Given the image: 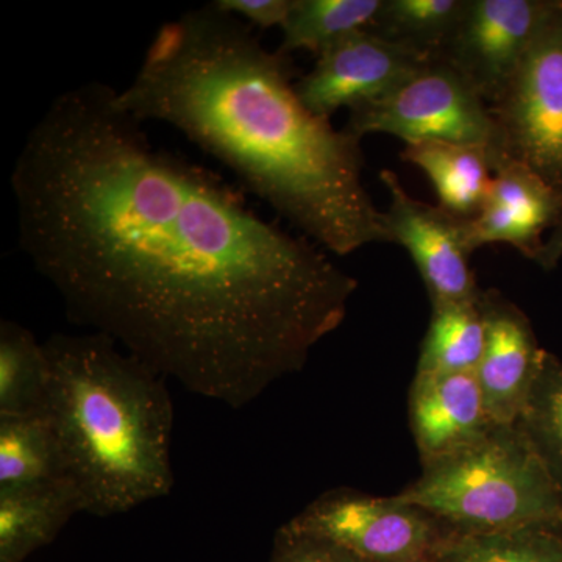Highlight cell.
Returning a JSON list of instances; mask_svg holds the SVG:
<instances>
[{
	"label": "cell",
	"instance_id": "e0dca14e",
	"mask_svg": "<svg viewBox=\"0 0 562 562\" xmlns=\"http://www.w3.org/2000/svg\"><path fill=\"white\" fill-rule=\"evenodd\" d=\"M431 321L422 342L416 375L476 372L486 327L480 295L472 301L431 303Z\"/></svg>",
	"mask_w": 562,
	"mask_h": 562
},
{
	"label": "cell",
	"instance_id": "9a60e30c",
	"mask_svg": "<svg viewBox=\"0 0 562 562\" xmlns=\"http://www.w3.org/2000/svg\"><path fill=\"white\" fill-rule=\"evenodd\" d=\"M402 160L427 173L442 209L464 220L479 216L494 179L490 147L428 140L406 144Z\"/></svg>",
	"mask_w": 562,
	"mask_h": 562
},
{
	"label": "cell",
	"instance_id": "8fae6325",
	"mask_svg": "<svg viewBox=\"0 0 562 562\" xmlns=\"http://www.w3.org/2000/svg\"><path fill=\"white\" fill-rule=\"evenodd\" d=\"M486 341L476 376L492 420L516 425L539 372L547 350L539 346L527 314L501 292H480Z\"/></svg>",
	"mask_w": 562,
	"mask_h": 562
},
{
	"label": "cell",
	"instance_id": "ba28073f",
	"mask_svg": "<svg viewBox=\"0 0 562 562\" xmlns=\"http://www.w3.org/2000/svg\"><path fill=\"white\" fill-rule=\"evenodd\" d=\"M553 0H469L438 60L492 105L508 87Z\"/></svg>",
	"mask_w": 562,
	"mask_h": 562
},
{
	"label": "cell",
	"instance_id": "d6986e66",
	"mask_svg": "<svg viewBox=\"0 0 562 562\" xmlns=\"http://www.w3.org/2000/svg\"><path fill=\"white\" fill-rule=\"evenodd\" d=\"M384 0H294L279 50L319 55L351 33L372 31Z\"/></svg>",
	"mask_w": 562,
	"mask_h": 562
},
{
	"label": "cell",
	"instance_id": "8992f818",
	"mask_svg": "<svg viewBox=\"0 0 562 562\" xmlns=\"http://www.w3.org/2000/svg\"><path fill=\"white\" fill-rule=\"evenodd\" d=\"M286 525L366 562H436L454 535L427 509L397 495L376 497L349 487L324 492Z\"/></svg>",
	"mask_w": 562,
	"mask_h": 562
},
{
	"label": "cell",
	"instance_id": "5b68a950",
	"mask_svg": "<svg viewBox=\"0 0 562 562\" xmlns=\"http://www.w3.org/2000/svg\"><path fill=\"white\" fill-rule=\"evenodd\" d=\"M490 110L495 127L491 165L508 160L525 166L562 195V0H553Z\"/></svg>",
	"mask_w": 562,
	"mask_h": 562
},
{
	"label": "cell",
	"instance_id": "ffe728a7",
	"mask_svg": "<svg viewBox=\"0 0 562 562\" xmlns=\"http://www.w3.org/2000/svg\"><path fill=\"white\" fill-rule=\"evenodd\" d=\"M469 0H384L372 32L438 60Z\"/></svg>",
	"mask_w": 562,
	"mask_h": 562
},
{
	"label": "cell",
	"instance_id": "4fadbf2b",
	"mask_svg": "<svg viewBox=\"0 0 562 562\" xmlns=\"http://www.w3.org/2000/svg\"><path fill=\"white\" fill-rule=\"evenodd\" d=\"M408 412L422 464L460 452L497 425L476 372L414 376Z\"/></svg>",
	"mask_w": 562,
	"mask_h": 562
},
{
	"label": "cell",
	"instance_id": "44dd1931",
	"mask_svg": "<svg viewBox=\"0 0 562 562\" xmlns=\"http://www.w3.org/2000/svg\"><path fill=\"white\" fill-rule=\"evenodd\" d=\"M436 562H562V527L453 535Z\"/></svg>",
	"mask_w": 562,
	"mask_h": 562
},
{
	"label": "cell",
	"instance_id": "5bb4252c",
	"mask_svg": "<svg viewBox=\"0 0 562 562\" xmlns=\"http://www.w3.org/2000/svg\"><path fill=\"white\" fill-rule=\"evenodd\" d=\"M77 513L83 502L70 480L0 490V562H24Z\"/></svg>",
	"mask_w": 562,
	"mask_h": 562
},
{
	"label": "cell",
	"instance_id": "52a82bcc",
	"mask_svg": "<svg viewBox=\"0 0 562 562\" xmlns=\"http://www.w3.org/2000/svg\"><path fill=\"white\" fill-rule=\"evenodd\" d=\"M355 135L386 133L406 144L443 140L491 147L495 127L490 105L442 60H430L379 101L350 110Z\"/></svg>",
	"mask_w": 562,
	"mask_h": 562
},
{
	"label": "cell",
	"instance_id": "3957f363",
	"mask_svg": "<svg viewBox=\"0 0 562 562\" xmlns=\"http://www.w3.org/2000/svg\"><path fill=\"white\" fill-rule=\"evenodd\" d=\"M47 412L83 513L117 516L173 487L165 376L99 333L54 335Z\"/></svg>",
	"mask_w": 562,
	"mask_h": 562
},
{
	"label": "cell",
	"instance_id": "cb8c5ba5",
	"mask_svg": "<svg viewBox=\"0 0 562 562\" xmlns=\"http://www.w3.org/2000/svg\"><path fill=\"white\" fill-rule=\"evenodd\" d=\"M221 10L261 29L283 27L294 0H214Z\"/></svg>",
	"mask_w": 562,
	"mask_h": 562
},
{
	"label": "cell",
	"instance_id": "7c38bea8",
	"mask_svg": "<svg viewBox=\"0 0 562 562\" xmlns=\"http://www.w3.org/2000/svg\"><path fill=\"white\" fill-rule=\"evenodd\" d=\"M492 187L479 216L469 221L472 249L508 244L538 261L543 235L562 222V195L538 173L508 160L492 162Z\"/></svg>",
	"mask_w": 562,
	"mask_h": 562
},
{
	"label": "cell",
	"instance_id": "6da1fadb",
	"mask_svg": "<svg viewBox=\"0 0 562 562\" xmlns=\"http://www.w3.org/2000/svg\"><path fill=\"white\" fill-rule=\"evenodd\" d=\"M99 81L54 99L14 161L18 238L74 324L241 409L341 327L358 281L213 173L155 150Z\"/></svg>",
	"mask_w": 562,
	"mask_h": 562
},
{
	"label": "cell",
	"instance_id": "9c48e42d",
	"mask_svg": "<svg viewBox=\"0 0 562 562\" xmlns=\"http://www.w3.org/2000/svg\"><path fill=\"white\" fill-rule=\"evenodd\" d=\"M380 179L390 192L383 211L391 243L401 244L416 262L431 303L472 301L480 295L471 268L469 221L441 205L417 201L402 187L397 173L383 169Z\"/></svg>",
	"mask_w": 562,
	"mask_h": 562
},
{
	"label": "cell",
	"instance_id": "7a4b0ae2",
	"mask_svg": "<svg viewBox=\"0 0 562 562\" xmlns=\"http://www.w3.org/2000/svg\"><path fill=\"white\" fill-rule=\"evenodd\" d=\"M288 55L214 2L155 33L117 106L171 125L328 254L391 243L362 183L360 136L303 105Z\"/></svg>",
	"mask_w": 562,
	"mask_h": 562
},
{
	"label": "cell",
	"instance_id": "ac0fdd59",
	"mask_svg": "<svg viewBox=\"0 0 562 562\" xmlns=\"http://www.w3.org/2000/svg\"><path fill=\"white\" fill-rule=\"evenodd\" d=\"M50 366L44 344L14 322L0 324V416L47 409Z\"/></svg>",
	"mask_w": 562,
	"mask_h": 562
},
{
	"label": "cell",
	"instance_id": "2e32d148",
	"mask_svg": "<svg viewBox=\"0 0 562 562\" xmlns=\"http://www.w3.org/2000/svg\"><path fill=\"white\" fill-rule=\"evenodd\" d=\"M70 480L47 409L0 416V490Z\"/></svg>",
	"mask_w": 562,
	"mask_h": 562
},
{
	"label": "cell",
	"instance_id": "30bf717a",
	"mask_svg": "<svg viewBox=\"0 0 562 562\" xmlns=\"http://www.w3.org/2000/svg\"><path fill=\"white\" fill-rule=\"evenodd\" d=\"M430 58L362 31L344 36L317 55L312 72L295 81L303 105L330 121L341 109H358L397 90Z\"/></svg>",
	"mask_w": 562,
	"mask_h": 562
},
{
	"label": "cell",
	"instance_id": "d4e9b609",
	"mask_svg": "<svg viewBox=\"0 0 562 562\" xmlns=\"http://www.w3.org/2000/svg\"><path fill=\"white\" fill-rule=\"evenodd\" d=\"M562 258V222L558 225L543 244V249L538 258V265L543 271H552Z\"/></svg>",
	"mask_w": 562,
	"mask_h": 562
},
{
	"label": "cell",
	"instance_id": "277c9868",
	"mask_svg": "<svg viewBox=\"0 0 562 562\" xmlns=\"http://www.w3.org/2000/svg\"><path fill=\"white\" fill-rule=\"evenodd\" d=\"M398 492L454 535L562 527V491L519 425H495L460 452L424 462Z\"/></svg>",
	"mask_w": 562,
	"mask_h": 562
},
{
	"label": "cell",
	"instance_id": "603a6c76",
	"mask_svg": "<svg viewBox=\"0 0 562 562\" xmlns=\"http://www.w3.org/2000/svg\"><path fill=\"white\" fill-rule=\"evenodd\" d=\"M269 562H366L327 539L291 530L281 525L273 538Z\"/></svg>",
	"mask_w": 562,
	"mask_h": 562
},
{
	"label": "cell",
	"instance_id": "7402d4cb",
	"mask_svg": "<svg viewBox=\"0 0 562 562\" xmlns=\"http://www.w3.org/2000/svg\"><path fill=\"white\" fill-rule=\"evenodd\" d=\"M517 425L562 491V361L550 351Z\"/></svg>",
	"mask_w": 562,
	"mask_h": 562
}]
</instances>
